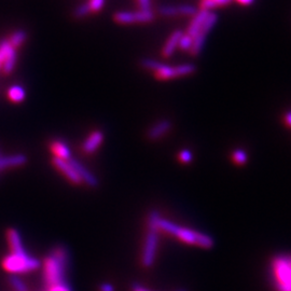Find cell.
Returning <instances> with one entry per match:
<instances>
[{"label":"cell","instance_id":"6da1fadb","mask_svg":"<svg viewBox=\"0 0 291 291\" xmlns=\"http://www.w3.org/2000/svg\"><path fill=\"white\" fill-rule=\"evenodd\" d=\"M68 251L63 246L54 247L43 261V283L50 289L65 282L66 269L68 266Z\"/></svg>","mask_w":291,"mask_h":291},{"label":"cell","instance_id":"7a4b0ae2","mask_svg":"<svg viewBox=\"0 0 291 291\" xmlns=\"http://www.w3.org/2000/svg\"><path fill=\"white\" fill-rule=\"evenodd\" d=\"M155 223L158 230L178 237L183 243H187L189 245H197V246L205 249H210L214 246V240L211 236L188 228L177 226L174 222L163 219L160 215L157 216Z\"/></svg>","mask_w":291,"mask_h":291},{"label":"cell","instance_id":"3957f363","mask_svg":"<svg viewBox=\"0 0 291 291\" xmlns=\"http://www.w3.org/2000/svg\"><path fill=\"white\" fill-rule=\"evenodd\" d=\"M160 215L156 210L151 211L148 218V231L146 234V239L144 243L143 256H142V263L145 268H151L153 266L157 245H158V230L156 227V218Z\"/></svg>","mask_w":291,"mask_h":291},{"label":"cell","instance_id":"277c9868","mask_svg":"<svg viewBox=\"0 0 291 291\" xmlns=\"http://www.w3.org/2000/svg\"><path fill=\"white\" fill-rule=\"evenodd\" d=\"M145 68L149 70H153L155 77L160 80H169V79H174L182 76H188L193 74L196 70V67L193 64H182L176 67H171V66H167L158 63L154 59L146 58L142 62Z\"/></svg>","mask_w":291,"mask_h":291},{"label":"cell","instance_id":"5b68a950","mask_svg":"<svg viewBox=\"0 0 291 291\" xmlns=\"http://www.w3.org/2000/svg\"><path fill=\"white\" fill-rule=\"evenodd\" d=\"M41 262L35 257H31L28 254L15 255L10 254L2 260L3 269L11 274L27 273L30 271H35L40 268Z\"/></svg>","mask_w":291,"mask_h":291},{"label":"cell","instance_id":"8992f818","mask_svg":"<svg viewBox=\"0 0 291 291\" xmlns=\"http://www.w3.org/2000/svg\"><path fill=\"white\" fill-rule=\"evenodd\" d=\"M272 267L277 289L291 291V256L274 258Z\"/></svg>","mask_w":291,"mask_h":291},{"label":"cell","instance_id":"52a82bcc","mask_svg":"<svg viewBox=\"0 0 291 291\" xmlns=\"http://www.w3.org/2000/svg\"><path fill=\"white\" fill-rule=\"evenodd\" d=\"M154 15L151 10L149 11H138V12H118L115 15V19L120 24H131L134 22H150L153 19Z\"/></svg>","mask_w":291,"mask_h":291},{"label":"cell","instance_id":"ba28073f","mask_svg":"<svg viewBox=\"0 0 291 291\" xmlns=\"http://www.w3.org/2000/svg\"><path fill=\"white\" fill-rule=\"evenodd\" d=\"M52 162H53V165H54V166L61 171V173L67 178L70 182L75 184H80L82 182L81 178L79 177L76 169L72 167V165L69 163V161H65V160H62V158L54 157Z\"/></svg>","mask_w":291,"mask_h":291},{"label":"cell","instance_id":"9c48e42d","mask_svg":"<svg viewBox=\"0 0 291 291\" xmlns=\"http://www.w3.org/2000/svg\"><path fill=\"white\" fill-rule=\"evenodd\" d=\"M68 161L72 165V167L76 169L77 174L79 175V177L81 178L82 181H84L90 187H93V188L97 187V184H98L97 178L93 174H92L90 170H88L84 165H82L80 162L77 161L76 158H72V157Z\"/></svg>","mask_w":291,"mask_h":291},{"label":"cell","instance_id":"30bf717a","mask_svg":"<svg viewBox=\"0 0 291 291\" xmlns=\"http://www.w3.org/2000/svg\"><path fill=\"white\" fill-rule=\"evenodd\" d=\"M104 141V134L102 131H95L93 133H91L90 136L84 141L82 145V150L84 153L91 154L98 149L99 146L102 145Z\"/></svg>","mask_w":291,"mask_h":291},{"label":"cell","instance_id":"8fae6325","mask_svg":"<svg viewBox=\"0 0 291 291\" xmlns=\"http://www.w3.org/2000/svg\"><path fill=\"white\" fill-rule=\"evenodd\" d=\"M6 236H8V242H9L12 254H15V255L27 254L26 253L25 248L23 247L21 235H19L17 230H15V229L8 230V232H6Z\"/></svg>","mask_w":291,"mask_h":291},{"label":"cell","instance_id":"7c38bea8","mask_svg":"<svg viewBox=\"0 0 291 291\" xmlns=\"http://www.w3.org/2000/svg\"><path fill=\"white\" fill-rule=\"evenodd\" d=\"M171 128V123L169 120H161L156 122L153 127L150 128L147 137L150 141H157L160 140L161 137H163Z\"/></svg>","mask_w":291,"mask_h":291},{"label":"cell","instance_id":"4fadbf2b","mask_svg":"<svg viewBox=\"0 0 291 291\" xmlns=\"http://www.w3.org/2000/svg\"><path fill=\"white\" fill-rule=\"evenodd\" d=\"M208 11L206 10H201L198 13H196L194 18H193V21L191 22L190 26H189V28H188V32L187 34L189 36H191L192 38H194L196 35L200 34V30H201V27H202V25L205 21V18L207 17L208 15Z\"/></svg>","mask_w":291,"mask_h":291},{"label":"cell","instance_id":"5bb4252c","mask_svg":"<svg viewBox=\"0 0 291 291\" xmlns=\"http://www.w3.org/2000/svg\"><path fill=\"white\" fill-rule=\"evenodd\" d=\"M51 150L55 154V157L62 158V160L68 161L71 158L70 149L67 144L62 141H54L51 144Z\"/></svg>","mask_w":291,"mask_h":291},{"label":"cell","instance_id":"9a60e30c","mask_svg":"<svg viewBox=\"0 0 291 291\" xmlns=\"http://www.w3.org/2000/svg\"><path fill=\"white\" fill-rule=\"evenodd\" d=\"M182 35L183 34H182L181 30H176L170 35V37L168 38L167 42L165 43L163 51H162V54L164 57H169L171 54H173L174 51L177 48L178 43H179V40H180V38L182 37Z\"/></svg>","mask_w":291,"mask_h":291},{"label":"cell","instance_id":"2e32d148","mask_svg":"<svg viewBox=\"0 0 291 291\" xmlns=\"http://www.w3.org/2000/svg\"><path fill=\"white\" fill-rule=\"evenodd\" d=\"M8 96L10 98V101L14 103H19L24 101L26 93L22 87H19V85H13V87H11L8 90Z\"/></svg>","mask_w":291,"mask_h":291},{"label":"cell","instance_id":"e0dca14e","mask_svg":"<svg viewBox=\"0 0 291 291\" xmlns=\"http://www.w3.org/2000/svg\"><path fill=\"white\" fill-rule=\"evenodd\" d=\"M18 164V158L16 155H2L0 152V170L9 168V167H16Z\"/></svg>","mask_w":291,"mask_h":291},{"label":"cell","instance_id":"ac0fdd59","mask_svg":"<svg viewBox=\"0 0 291 291\" xmlns=\"http://www.w3.org/2000/svg\"><path fill=\"white\" fill-rule=\"evenodd\" d=\"M205 37H206V35H204V34H202V32H200V34L196 35L193 38L192 45H191V48H190L191 55L196 56L198 53L201 52V50L203 48V44L205 42Z\"/></svg>","mask_w":291,"mask_h":291},{"label":"cell","instance_id":"d6986e66","mask_svg":"<svg viewBox=\"0 0 291 291\" xmlns=\"http://www.w3.org/2000/svg\"><path fill=\"white\" fill-rule=\"evenodd\" d=\"M217 19H218V15L216 14V13H208L207 17L205 18V21L202 25L200 32H202V34L204 35H207V32L213 28L215 24L217 23Z\"/></svg>","mask_w":291,"mask_h":291},{"label":"cell","instance_id":"ffe728a7","mask_svg":"<svg viewBox=\"0 0 291 291\" xmlns=\"http://www.w3.org/2000/svg\"><path fill=\"white\" fill-rule=\"evenodd\" d=\"M15 63H16V52L14 51V52H12L11 54L1 63L2 70L5 72V74H10V72L14 69Z\"/></svg>","mask_w":291,"mask_h":291},{"label":"cell","instance_id":"44dd1931","mask_svg":"<svg viewBox=\"0 0 291 291\" xmlns=\"http://www.w3.org/2000/svg\"><path fill=\"white\" fill-rule=\"evenodd\" d=\"M26 40V32L24 30H17L10 37V44L13 48H17L22 45Z\"/></svg>","mask_w":291,"mask_h":291},{"label":"cell","instance_id":"7402d4cb","mask_svg":"<svg viewBox=\"0 0 291 291\" xmlns=\"http://www.w3.org/2000/svg\"><path fill=\"white\" fill-rule=\"evenodd\" d=\"M9 283L10 285L12 286V288L14 289L15 291H27V286H26V284L19 279L18 276L12 274L9 277Z\"/></svg>","mask_w":291,"mask_h":291},{"label":"cell","instance_id":"603a6c76","mask_svg":"<svg viewBox=\"0 0 291 291\" xmlns=\"http://www.w3.org/2000/svg\"><path fill=\"white\" fill-rule=\"evenodd\" d=\"M14 48L12 47L9 41L0 42V63H2L12 52H14Z\"/></svg>","mask_w":291,"mask_h":291},{"label":"cell","instance_id":"cb8c5ba5","mask_svg":"<svg viewBox=\"0 0 291 291\" xmlns=\"http://www.w3.org/2000/svg\"><path fill=\"white\" fill-rule=\"evenodd\" d=\"M232 158H233V161L236 164L244 165V164H246V162L248 160V156H247L246 152H245L244 150H242V149H236V150L233 151Z\"/></svg>","mask_w":291,"mask_h":291},{"label":"cell","instance_id":"d4e9b609","mask_svg":"<svg viewBox=\"0 0 291 291\" xmlns=\"http://www.w3.org/2000/svg\"><path fill=\"white\" fill-rule=\"evenodd\" d=\"M192 41H193V38L191 36H189L188 34L187 35H182V37L180 38V40H179V43H178V45H179V48L182 51H187V50H190L191 45H192Z\"/></svg>","mask_w":291,"mask_h":291},{"label":"cell","instance_id":"484cf974","mask_svg":"<svg viewBox=\"0 0 291 291\" xmlns=\"http://www.w3.org/2000/svg\"><path fill=\"white\" fill-rule=\"evenodd\" d=\"M158 12H160L164 16H174L178 14V8H176V6L165 5V6H161V8L158 9Z\"/></svg>","mask_w":291,"mask_h":291},{"label":"cell","instance_id":"4316f807","mask_svg":"<svg viewBox=\"0 0 291 291\" xmlns=\"http://www.w3.org/2000/svg\"><path fill=\"white\" fill-rule=\"evenodd\" d=\"M91 12V8H90V4L88 3H83L81 5H79L78 8L75 11V15L77 17H83L85 15H88L89 13Z\"/></svg>","mask_w":291,"mask_h":291},{"label":"cell","instance_id":"83f0119b","mask_svg":"<svg viewBox=\"0 0 291 291\" xmlns=\"http://www.w3.org/2000/svg\"><path fill=\"white\" fill-rule=\"evenodd\" d=\"M195 8L192 5L189 4H182L180 6H178V13H181V14H187V15H193L195 14Z\"/></svg>","mask_w":291,"mask_h":291},{"label":"cell","instance_id":"f1b7e54d","mask_svg":"<svg viewBox=\"0 0 291 291\" xmlns=\"http://www.w3.org/2000/svg\"><path fill=\"white\" fill-rule=\"evenodd\" d=\"M104 3H105V0H90V2H89L91 11H93V12L102 10Z\"/></svg>","mask_w":291,"mask_h":291},{"label":"cell","instance_id":"f546056e","mask_svg":"<svg viewBox=\"0 0 291 291\" xmlns=\"http://www.w3.org/2000/svg\"><path fill=\"white\" fill-rule=\"evenodd\" d=\"M179 160L180 162L184 163V164H187V163H190L191 161H192V153H191L190 150H182L180 153H179Z\"/></svg>","mask_w":291,"mask_h":291},{"label":"cell","instance_id":"4dcf8cb0","mask_svg":"<svg viewBox=\"0 0 291 291\" xmlns=\"http://www.w3.org/2000/svg\"><path fill=\"white\" fill-rule=\"evenodd\" d=\"M47 291H72L71 287L68 285V284H61V285H57V286H54V287H52L50 289H48Z\"/></svg>","mask_w":291,"mask_h":291},{"label":"cell","instance_id":"1f68e13d","mask_svg":"<svg viewBox=\"0 0 291 291\" xmlns=\"http://www.w3.org/2000/svg\"><path fill=\"white\" fill-rule=\"evenodd\" d=\"M218 4L213 1V0H203V2L201 3V6H202V10H206L208 11V9L210 8H214V6H217Z\"/></svg>","mask_w":291,"mask_h":291},{"label":"cell","instance_id":"d6a6232c","mask_svg":"<svg viewBox=\"0 0 291 291\" xmlns=\"http://www.w3.org/2000/svg\"><path fill=\"white\" fill-rule=\"evenodd\" d=\"M138 2H140L142 11H149L150 10V6H151L150 0H138Z\"/></svg>","mask_w":291,"mask_h":291},{"label":"cell","instance_id":"836d02e7","mask_svg":"<svg viewBox=\"0 0 291 291\" xmlns=\"http://www.w3.org/2000/svg\"><path fill=\"white\" fill-rule=\"evenodd\" d=\"M99 290L101 291H115V287L112 286L111 284L105 283V284H103V285H101V287H99Z\"/></svg>","mask_w":291,"mask_h":291},{"label":"cell","instance_id":"e575fe53","mask_svg":"<svg viewBox=\"0 0 291 291\" xmlns=\"http://www.w3.org/2000/svg\"><path fill=\"white\" fill-rule=\"evenodd\" d=\"M132 291H152V290H149L148 288H146L142 285H140V284H133L132 285Z\"/></svg>","mask_w":291,"mask_h":291},{"label":"cell","instance_id":"d590c367","mask_svg":"<svg viewBox=\"0 0 291 291\" xmlns=\"http://www.w3.org/2000/svg\"><path fill=\"white\" fill-rule=\"evenodd\" d=\"M284 121H285L287 127L291 128V111H288L285 115V117H284Z\"/></svg>","mask_w":291,"mask_h":291},{"label":"cell","instance_id":"8d00e7d4","mask_svg":"<svg viewBox=\"0 0 291 291\" xmlns=\"http://www.w3.org/2000/svg\"><path fill=\"white\" fill-rule=\"evenodd\" d=\"M213 1H215L218 5H219V4H227L231 1V0H213Z\"/></svg>","mask_w":291,"mask_h":291},{"label":"cell","instance_id":"74e56055","mask_svg":"<svg viewBox=\"0 0 291 291\" xmlns=\"http://www.w3.org/2000/svg\"><path fill=\"white\" fill-rule=\"evenodd\" d=\"M237 1L241 2L242 4H250L251 2L254 1V0H237Z\"/></svg>","mask_w":291,"mask_h":291},{"label":"cell","instance_id":"f35d334b","mask_svg":"<svg viewBox=\"0 0 291 291\" xmlns=\"http://www.w3.org/2000/svg\"><path fill=\"white\" fill-rule=\"evenodd\" d=\"M177 291H187L186 289H179V290H177Z\"/></svg>","mask_w":291,"mask_h":291},{"label":"cell","instance_id":"ab89813d","mask_svg":"<svg viewBox=\"0 0 291 291\" xmlns=\"http://www.w3.org/2000/svg\"><path fill=\"white\" fill-rule=\"evenodd\" d=\"M0 67H1V63H0Z\"/></svg>","mask_w":291,"mask_h":291}]
</instances>
